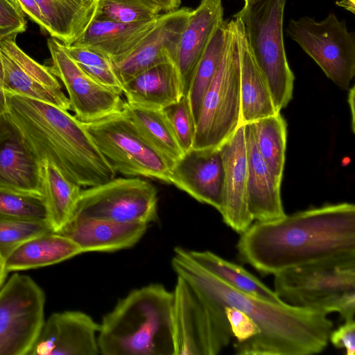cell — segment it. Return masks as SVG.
Here are the masks:
<instances>
[{"instance_id":"cell-19","label":"cell","mask_w":355,"mask_h":355,"mask_svg":"<svg viewBox=\"0 0 355 355\" xmlns=\"http://www.w3.org/2000/svg\"><path fill=\"white\" fill-rule=\"evenodd\" d=\"M42 164L7 112L0 115V187L42 195Z\"/></svg>"},{"instance_id":"cell-7","label":"cell","mask_w":355,"mask_h":355,"mask_svg":"<svg viewBox=\"0 0 355 355\" xmlns=\"http://www.w3.org/2000/svg\"><path fill=\"white\" fill-rule=\"evenodd\" d=\"M171 308L174 355H216L233 337L224 307L177 276Z\"/></svg>"},{"instance_id":"cell-39","label":"cell","mask_w":355,"mask_h":355,"mask_svg":"<svg viewBox=\"0 0 355 355\" xmlns=\"http://www.w3.org/2000/svg\"><path fill=\"white\" fill-rule=\"evenodd\" d=\"M224 311L236 343L245 342L259 334L258 326L247 314L229 306H225Z\"/></svg>"},{"instance_id":"cell-40","label":"cell","mask_w":355,"mask_h":355,"mask_svg":"<svg viewBox=\"0 0 355 355\" xmlns=\"http://www.w3.org/2000/svg\"><path fill=\"white\" fill-rule=\"evenodd\" d=\"M329 341L338 349L345 348L347 355L355 353V320L344 321L330 333Z\"/></svg>"},{"instance_id":"cell-18","label":"cell","mask_w":355,"mask_h":355,"mask_svg":"<svg viewBox=\"0 0 355 355\" xmlns=\"http://www.w3.org/2000/svg\"><path fill=\"white\" fill-rule=\"evenodd\" d=\"M224 168L223 207V222L239 234L252 223L247 200L248 163L244 125L219 147Z\"/></svg>"},{"instance_id":"cell-33","label":"cell","mask_w":355,"mask_h":355,"mask_svg":"<svg viewBox=\"0 0 355 355\" xmlns=\"http://www.w3.org/2000/svg\"><path fill=\"white\" fill-rule=\"evenodd\" d=\"M60 45L89 77L97 83L122 94L123 84L116 73L112 60L107 55L90 47L66 45L61 42Z\"/></svg>"},{"instance_id":"cell-14","label":"cell","mask_w":355,"mask_h":355,"mask_svg":"<svg viewBox=\"0 0 355 355\" xmlns=\"http://www.w3.org/2000/svg\"><path fill=\"white\" fill-rule=\"evenodd\" d=\"M17 35L0 41V53L6 93L46 102L71 110L68 97L47 66L40 64L17 44Z\"/></svg>"},{"instance_id":"cell-11","label":"cell","mask_w":355,"mask_h":355,"mask_svg":"<svg viewBox=\"0 0 355 355\" xmlns=\"http://www.w3.org/2000/svg\"><path fill=\"white\" fill-rule=\"evenodd\" d=\"M287 35L337 86L348 90L355 76V34L345 20L329 13L322 21L305 16L291 19Z\"/></svg>"},{"instance_id":"cell-34","label":"cell","mask_w":355,"mask_h":355,"mask_svg":"<svg viewBox=\"0 0 355 355\" xmlns=\"http://www.w3.org/2000/svg\"><path fill=\"white\" fill-rule=\"evenodd\" d=\"M0 218L49 223L48 211L42 195L1 187Z\"/></svg>"},{"instance_id":"cell-2","label":"cell","mask_w":355,"mask_h":355,"mask_svg":"<svg viewBox=\"0 0 355 355\" xmlns=\"http://www.w3.org/2000/svg\"><path fill=\"white\" fill-rule=\"evenodd\" d=\"M177 276L222 306L234 307L250 316L259 329L258 335L235 343L238 355H313L328 345L334 323L328 314L276 304L241 292L225 284L193 261L177 247L171 259Z\"/></svg>"},{"instance_id":"cell-28","label":"cell","mask_w":355,"mask_h":355,"mask_svg":"<svg viewBox=\"0 0 355 355\" xmlns=\"http://www.w3.org/2000/svg\"><path fill=\"white\" fill-rule=\"evenodd\" d=\"M184 250L193 261L230 286L270 302H284L275 291L240 265L225 259L211 251L189 250L184 248Z\"/></svg>"},{"instance_id":"cell-26","label":"cell","mask_w":355,"mask_h":355,"mask_svg":"<svg viewBox=\"0 0 355 355\" xmlns=\"http://www.w3.org/2000/svg\"><path fill=\"white\" fill-rule=\"evenodd\" d=\"M79 246L55 232L33 236L14 248L3 260L9 272L53 265L82 254Z\"/></svg>"},{"instance_id":"cell-27","label":"cell","mask_w":355,"mask_h":355,"mask_svg":"<svg viewBox=\"0 0 355 355\" xmlns=\"http://www.w3.org/2000/svg\"><path fill=\"white\" fill-rule=\"evenodd\" d=\"M46 22V31L70 45L85 32L96 15L98 0H35Z\"/></svg>"},{"instance_id":"cell-35","label":"cell","mask_w":355,"mask_h":355,"mask_svg":"<svg viewBox=\"0 0 355 355\" xmlns=\"http://www.w3.org/2000/svg\"><path fill=\"white\" fill-rule=\"evenodd\" d=\"M162 11L153 0H98L95 17L130 24L153 19Z\"/></svg>"},{"instance_id":"cell-25","label":"cell","mask_w":355,"mask_h":355,"mask_svg":"<svg viewBox=\"0 0 355 355\" xmlns=\"http://www.w3.org/2000/svg\"><path fill=\"white\" fill-rule=\"evenodd\" d=\"M236 21L240 63L241 125L275 115L276 109L270 90L250 50L243 26Z\"/></svg>"},{"instance_id":"cell-38","label":"cell","mask_w":355,"mask_h":355,"mask_svg":"<svg viewBox=\"0 0 355 355\" xmlns=\"http://www.w3.org/2000/svg\"><path fill=\"white\" fill-rule=\"evenodd\" d=\"M24 14L16 0H0V41L26 31Z\"/></svg>"},{"instance_id":"cell-23","label":"cell","mask_w":355,"mask_h":355,"mask_svg":"<svg viewBox=\"0 0 355 355\" xmlns=\"http://www.w3.org/2000/svg\"><path fill=\"white\" fill-rule=\"evenodd\" d=\"M128 103L161 109L178 102L184 95L176 64L168 60L139 73L123 85Z\"/></svg>"},{"instance_id":"cell-4","label":"cell","mask_w":355,"mask_h":355,"mask_svg":"<svg viewBox=\"0 0 355 355\" xmlns=\"http://www.w3.org/2000/svg\"><path fill=\"white\" fill-rule=\"evenodd\" d=\"M173 293L162 284L132 290L105 314L98 344L103 355H174Z\"/></svg>"},{"instance_id":"cell-36","label":"cell","mask_w":355,"mask_h":355,"mask_svg":"<svg viewBox=\"0 0 355 355\" xmlns=\"http://www.w3.org/2000/svg\"><path fill=\"white\" fill-rule=\"evenodd\" d=\"M54 232L48 222L0 218V258L33 236Z\"/></svg>"},{"instance_id":"cell-41","label":"cell","mask_w":355,"mask_h":355,"mask_svg":"<svg viewBox=\"0 0 355 355\" xmlns=\"http://www.w3.org/2000/svg\"><path fill=\"white\" fill-rule=\"evenodd\" d=\"M22 10L28 17L46 31V26L44 16L35 0H16Z\"/></svg>"},{"instance_id":"cell-9","label":"cell","mask_w":355,"mask_h":355,"mask_svg":"<svg viewBox=\"0 0 355 355\" xmlns=\"http://www.w3.org/2000/svg\"><path fill=\"white\" fill-rule=\"evenodd\" d=\"M230 21L226 48L196 124L192 148H216L241 125L240 63L236 21Z\"/></svg>"},{"instance_id":"cell-21","label":"cell","mask_w":355,"mask_h":355,"mask_svg":"<svg viewBox=\"0 0 355 355\" xmlns=\"http://www.w3.org/2000/svg\"><path fill=\"white\" fill-rule=\"evenodd\" d=\"M246 145L247 200L254 220L266 222L286 216L280 193L281 184L272 176L257 146L253 123L243 125Z\"/></svg>"},{"instance_id":"cell-30","label":"cell","mask_w":355,"mask_h":355,"mask_svg":"<svg viewBox=\"0 0 355 355\" xmlns=\"http://www.w3.org/2000/svg\"><path fill=\"white\" fill-rule=\"evenodd\" d=\"M123 110L143 135L173 164L184 154L164 110L144 107L125 101Z\"/></svg>"},{"instance_id":"cell-24","label":"cell","mask_w":355,"mask_h":355,"mask_svg":"<svg viewBox=\"0 0 355 355\" xmlns=\"http://www.w3.org/2000/svg\"><path fill=\"white\" fill-rule=\"evenodd\" d=\"M159 16L130 24L95 17L72 44L96 49L107 55L113 62H117L135 49L155 26Z\"/></svg>"},{"instance_id":"cell-10","label":"cell","mask_w":355,"mask_h":355,"mask_svg":"<svg viewBox=\"0 0 355 355\" xmlns=\"http://www.w3.org/2000/svg\"><path fill=\"white\" fill-rule=\"evenodd\" d=\"M157 189L150 182L139 178H114L82 190L69 220L148 225L157 220Z\"/></svg>"},{"instance_id":"cell-22","label":"cell","mask_w":355,"mask_h":355,"mask_svg":"<svg viewBox=\"0 0 355 355\" xmlns=\"http://www.w3.org/2000/svg\"><path fill=\"white\" fill-rule=\"evenodd\" d=\"M147 224L101 219H70L58 233L76 243L82 252H111L132 248L146 233Z\"/></svg>"},{"instance_id":"cell-42","label":"cell","mask_w":355,"mask_h":355,"mask_svg":"<svg viewBox=\"0 0 355 355\" xmlns=\"http://www.w3.org/2000/svg\"><path fill=\"white\" fill-rule=\"evenodd\" d=\"M6 92L3 84V70L0 53V115L7 112Z\"/></svg>"},{"instance_id":"cell-31","label":"cell","mask_w":355,"mask_h":355,"mask_svg":"<svg viewBox=\"0 0 355 355\" xmlns=\"http://www.w3.org/2000/svg\"><path fill=\"white\" fill-rule=\"evenodd\" d=\"M229 30V21H223L218 26L195 69L187 96L196 124L204 96L216 76L223 56Z\"/></svg>"},{"instance_id":"cell-44","label":"cell","mask_w":355,"mask_h":355,"mask_svg":"<svg viewBox=\"0 0 355 355\" xmlns=\"http://www.w3.org/2000/svg\"><path fill=\"white\" fill-rule=\"evenodd\" d=\"M8 273L4 268L3 260L0 258V288L4 284Z\"/></svg>"},{"instance_id":"cell-17","label":"cell","mask_w":355,"mask_h":355,"mask_svg":"<svg viewBox=\"0 0 355 355\" xmlns=\"http://www.w3.org/2000/svg\"><path fill=\"white\" fill-rule=\"evenodd\" d=\"M224 168L218 148H191L171 168L170 184L219 212L223 207Z\"/></svg>"},{"instance_id":"cell-37","label":"cell","mask_w":355,"mask_h":355,"mask_svg":"<svg viewBox=\"0 0 355 355\" xmlns=\"http://www.w3.org/2000/svg\"><path fill=\"white\" fill-rule=\"evenodd\" d=\"M163 110L184 153L189 151L193 147L196 133V121L188 96L183 95L178 102Z\"/></svg>"},{"instance_id":"cell-3","label":"cell","mask_w":355,"mask_h":355,"mask_svg":"<svg viewBox=\"0 0 355 355\" xmlns=\"http://www.w3.org/2000/svg\"><path fill=\"white\" fill-rule=\"evenodd\" d=\"M7 113L42 164L54 165L80 187L112 180L116 171L98 149L83 123L54 105L6 93Z\"/></svg>"},{"instance_id":"cell-8","label":"cell","mask_w":355,"mask_h":355,"mask_svg":"<svg viewBox=\"0 0 355 355\" xmlns=\"http://www.w3.org/2000/svg\"><path fill=\"white\" fill-rule=\"evenodd\" d=\"M83 125L116 173L170 184L173 164L143 135L123 109Z\"/></svg>"},{"instance_id":"cell-5","label":"cell","mask_w":355,"mask_h":355,"mask_svg":"<svg viewBox=\"0 0 355 355\" xmlns=\"http://www.w3.org/2000/svg\"><path fill=\"white\" fill-rule=\"evenodd\" d=\"M275 292L284 302L354 320L355 255L322 260L274 275Z\"/></svg>"},{"instance_id":"cell-29","label":"cell","mask_w":355,"mask_h":355,"mask_svg":"<svg viewBox=\"0 0 355 355\" xmlns=\"http://www.w3.org/2000/svg\"><path fill=\"white\" fill-rule=\"evenodd\" d=\"M41 183L49 223L57 232L68 221L81 193V187L69 180L47 162L42 163Z\"/></svg>"},{"instance_id":"cell-45","label":"cell","mask_w":355,"mask_h":355,"mask_svg":"<svg viewBox=\"0 0 355 355\" xmlns=\"http://www.w3.org/2000/svg\"><path fill=\"white\" fill-rule=\"evenodd\" d=\"M248 1V0H244V1Z\"/></svg>"},{"instance_id":"cell-12","label":"cell","mask_w":355,"mask_h":355,"mask_svg":"<svg viewBox=\"0 0 355 355\" xmlns=\"http://www.w3.org/2000/svg\"><path fill=\"white\" fill-rule=\"evenodd\" d=\"M45 294L14 273L0 288V355H28L44 322Z\"/></svg>"},{"instance_id":"cell-20","label":"cell","mask_w":355,"mask_h":355,"mask_svg":"<svg viewBox=\"0 0 355 355\" xmlns=\"http://www.w3.org/2000/svg\"><path fill=\"white\" fill-rule=\"evenodd\" d=\"M223 21L221 0H201L198 7L192 9L180 37L175 57L184 95L188 94L196 66Z\"/></svg>"},{"instance_id":"cell-32","label":"cell","mask_w":355,"mask_h":355,"mask_svg":"<svg viewBox=\"0 0 355 355\" xmlns=\"http://www.w3.org/2000/svg\"><path fill=\"white\" fill-rule=\"evenodd\" d=\"M257 148L274 178L281 184L286 145V123L280 112L253 122Z\"/></svg>"},{"instance_id":"cell-43","label":"cell","mask_w":355,"mask_h":355,"mask_svg":"<svg viewBox=\"0 0 355 355\" xmlns=\"http://www.w3.org/2000/svg\"><path fill=\"white\" fill-rule=\"evenodd\" d=\"M338 4L352 12H354L355 0H343L341 2H339Z\"/></svg>"},{"instance_id":"cell-1","label":"cell","mask_w":355,"mask_h":355,"mask_svg":"<svg viewBox=\"0 0 355 355\" xmlns=\"http://www.w3.org/2000/svg\"><path fill=\"white\" fill-rule=\"evenodd\" d=\"M239 259L263 275L322 260L355 255V205L328 204L256 221L236 244Z\"/></svg>"},{"instance_id":"cell-6","label":"cell","mask_w":355,"mask_h":355,"mask_svg":"<svg viewBox=\"0 0 355 355\" xmlns=\"http://www.w3.org/2000/svg\"><path fill=\"white\" fill-rule=\"evenodd\" d=\"M286 0H248L234 15L278 112L293 97L295 77L285 52L283 21Z\"/></svg>"},{"instance_id":"cell-13","label":"cell","mask_w":355,"mask_h":355,"mask_svg":"<svg viewBox=\"0 0 355 355\" xmlns=\"http://www.w3.org/2000/svg\"><path fill=\"white\" fill-rule=\"evenodd\" d=\"M51 55L50 71L63 83L68 94L71 110L83 123L99 120L123 108L121 93L105 87L89 77L68 55L60 42L47 40Z\"/></svg>"},{"instance_id":"cell-15","label":"cell","mask_w":355,"mask_h":355,"mask_svg":"<svg viewBox=\"0 0 355 355\" xmlns=\"http://www.w3.org/2000/svg\"><path fill=\"white\" fill-rule=\"evenodd\" d=\"M192 9L187 7L161 13L155 26L125 58L113 62L123 85L144 71L159 63L175 62L178 44Z\"/></svg>"},{"instance_id":"cell-16","label":"cell","mask_w":355,"mask_h":355,"mask_svg":"<svg viewBox=\"0 0 355 355\" xmlns=\"http://www.w3.org/2000/svg\"><path fill=\"white\" fill-rule=\"evenodd\" d=\"M99 328L85 313H54L44 320L28 355H97Z\"/></svg>"}]
</instances>
